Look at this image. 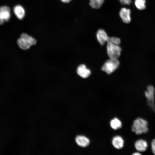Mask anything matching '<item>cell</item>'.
I'll list each match as a JSON object with an SVG mask.
<instances>
[{"instance_id": "9c48e42d", "label": "cell", "mask_w": 155, "mask_h": 155, "mask_svg": "<svg viewBox=\"0 0 155 155\" xmlns=\"http://www.w3.org/2000/svg\"><path fill=\"white\" fill-rule=\"evenodd\" d=\"M77 71L78 74L84 78H88L91 74L90 70L84 64H81L78 67Z\"/></svg>"}, {"instance_id": "30bf717a", "label": "cell", "mask_w": 155, "mask_h": 155, "mask_svg": "<svg viewBox=\"0 0 155 155\" xmlns=\"http://www.w3.org/2000/svg\"><path fill=\"white\" fill-rule=\"evenodd\" d=\"M75 140L78 146L82 147H87L90 143L89 139L85 136L82 135L77 136L75 138Z\"/></svg>"}, {"instance_id": "2e32d148", "label": "cell", "mask_w": 155, "mask_h": 155, "mask_svg": "<svg viewBox=\"0 0 155 155\" xmlns=\"http://www.w3.org/2000/svg\"><path fill=\"white\" fill-rule=\"evenodd\" d=\"M151 148L154 155H155V139H153L151 142Z\"/></svg>"}, {"instance_id": "3957f363", "label": "cell", "mask_w": 155, "mask_h": 155, "mask_svg": "<svg viewBox=\"0 0 155 155\" xmlns=\"http://www.w3.org/2000/svg\"><path fill=\"white\" fill-rule=\"evenodd\" d=\"M120 64L117 59H111L107 60L102 66V70L110 75L119 67Z\"/></svg>"}, {"instance_id": "ac0fdd59", "label": "cell", "mask_w": 155, "mask_h": 155, "mask_svg": "<svg viewBox=\"0 0 155 155\" xmlns=\"http://www.w3.org/2000/svg\"><path fill=\"white\" fill-rule=\"evenodd\" d=\"M132 155H142V154L138 151H136L133 153L132 154Z\"/></svg>"}, {"instance_id": "9a60e30c", "label": "cell", "mask_w": 155, "mask_h": 155, "mask_svg": "<svg viewBox=\"0 0 155 155\" xmlns=\"http://www.w3.org/2000/svg\"><path fill=\"white\" fill-rule=\"evenodd\" d=\"M145 0H135V5L136 8L140 10H143L146 8Z\"/></svg>"}, {"instance_id": "52a82bcc", "label": "cell", "mask_w": 155, "mask_h": 155, "mask_svg": "<svg viewBox=\"0 0 155 155\" xmlns=\"http://www.w3.org/2000/svg\"><path fill=\"white\" fill-rule=\"evenodd\" d=\"M29 36L26 33H23L21 35L20 38L18 40L17 43L19 47L23 50L29 49L31 46L28 42Z\"/></svg>"}, {"instance_id": "8992f818", "label": "cell", "mask_w": 155, "mask_h": 155, "mask_svg": "<svg viewBox=\"0 0 155 155\" xmlns=\"http://www.w3.org/2000/svg\"><path fill=\"white\" fill-rule=\"evenodd\" d=\"M134 146L137 151L140 152L142 155V154L146 150L148 144L146 140L140 139L135 142Z\"/></svg>"}, {"instance_id": "d6986e66", "label": "cell", "mask_w": 155, "mask_h": 155, "mask_svg": "<svg viewBox=\"0 0 155 155\" xmlns=\"http://www.w3.org/2000/svg\"><path fill=\"white\" fill-rule=\"evenodd\" d=\"M62 2H63V3H69V2L68 1V0H61Z\"/></svg>"}, {"instance_id": "e0dca14e", "label": "cell", "mask_w": 155, "mask_h": 155, "mask_svg": "<svg viewBox=\"0 0 155 155\" xmlns=\"http://www.w3.org/2000/svg\"><path fill=\"white\" fill-rule=\"evenodd\" d=\"M120 2L124 5H129L131 2V0H119Z\"/></svg>"}, {"instance_id": "5bb4252c", "label": "cell", "mask_w": 155, "mask_h": 155, "mask_svg": "<svg viewBox=\"0 0 155 155\" xmlns=\"http://www.w3.org/2000/svg\"><path fill=\"white\" fill-rule=\"evenodd\" d=\"M104 0H90L89 5L93 8H100L103 3Z\"/></svg>"}, {"instance_id": "7c38bea8", "label": "cell", "mask_w": 155, "mask_h": 155, "mask_svg": "<svg viewBox=\"0 0 155 155\" xmlns=\"http://www.w3.org/2000/svg\"><path fill=\"white\" fill-rule=\"evenodd\" d=\"M14 13L16 17L20 20H22L25 15V11L24 8L21 5H18L13 8Z\"/></svg>"}, {"instance_id": "7a4b0ae2", "label": "cell", "mask_w": 155, "mask_h": 155, "mask_svg": "<svg viewBox=\"0 0 155 155\" xmlns=\"http://www.w3.org/2000/svg\"><path fill=\"white\" fill-rule=\"evenodd\" d=\"M131 129L132 131L137 135L146 133L148 131V122L142 118H137L133 121Z\"/></svg>"}, {"instance_id": "6da1fadb", "label": "cell", "mask_w": 155, "mask_h": 155, "mask_svg": "<svg viewBox=\"0 0 155 155\" xmlns=\"http://www.w3.org/2000/svg\"><path fill=\"white\" fill-rule=\"evenodd\" d=\"M120 39L118 38L112 37L107 42V53L110 58L117 59L120 56L121 48L119 46Z\"/></svg>"}, {"instance_id": "8fae6325", "label": "cell", "mask_w": 155, "mask_h": 155, "mask_svg": "<svg viewBox=\"0 0 155 155\" xmlns=\"http://www.w3.org/2000/svg\"><path fill=\"white\" fill-rule=\"evenodd\" d=\"M112 142L113 146L117 149H121L124 146V141L123 138L120 136L117 135L114 137Z\"/></svg>"}, {"instance_id": "4fadbf2b", "label": "cell", "mask_w": 155, "mask_h": 155, "mask_svg": "<svg viewBox=\"0 0 155 155\" xmlns=\"http://www.w3.org/2000/svg\"><path fill=\"white\" fill-rule=\"evenodd\" d=\"M110 125L111 127L115 130L120 128L122 127L121 121L117 118H115L111 121Z\"/></svg>"}, {"instance_id": "277c9868", "label": "cell", "mask_w": 155, "mask_h": 155, "mask_svg": "<svg viewBox=\"0 0 155 155\" xmlns=\"http://www.w3.org/2000/svg\"><path fill=\"white\" fill-rule=\"evenodd\" d=\"M10 17V10L9 7L6 6L0 7V25L8 21Z\"/></svg>"}, {"instance_id": "ffe728a7", "label": "cell", "mask_w": 155, "mask_h": 155, "mask_svg": "<svg viewBox=\"0 0 155 155\" xmlns=\"http://www.w3.org/2000/svg\"><path fill=\"white\" fill-rule=\"evenodd\" d=\"M71 0H68V1L69 2H70L71 1Z\"/></svg>"}, {"instance_id": "ba28073f", "label": "cell", "mask_w": 155, "mask_h": 155, "mask_svg": "<svg viewBox=\"0 0 155 155\" xmlns=\"http://www.w3.org/2000/svg\"><path fill=\"white\" fill-rule=\"evenodd\" d=\"M119 15L123 22L128 24L131 21V11L129 9L123 7L121 9Z\"/></svg>"}, {"instance_id": "5b68a950", "label": "cell", "mask_w": 155, "mask_h": 155, "mask_svg": "<svg viewBox=\"0 0 155 155\" xmlns=\"http://www.w3.org/2000/svg\"><path fill=\"white\" fill-rule=\"evenodd\" d=\"M96 36L98 42L102 46L107 42L110 38L106 31L102 29L98 30L96 33Z\"/></svg>"}]
</instances>
